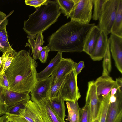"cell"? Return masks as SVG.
<instances>
[{
  "instance_id": "cell-14",
  "label": "cell",
  "mask_w": 122,
  "mask_h": 122,
  "mask_svg": "<svg viewBox=\"0 0 122 122\" xmlns=\"http://www.w3.org/2000/svg\"><path fill=\"white\" fill-rule=\"evenodd\" d=\"M34 102L38 105L44 122H66L56 114L48 100L45 99Z\"/></svg>"
},
{
  "instance_id": "cell-12",
  "label": "cell",
  "mask_w": 122,
  "mask_h": 122,
  "mask_svg": "<svg viewBox=\"0 0 122 122\" xmlns=\"http://www.w3.org/2000/svg\"><path fill=\"white\" fill-rule=\"evenodd\" d=\"M86 101L90 104L93 122L96 118L101 102L97 95L96 86L93 81H91L88 82Z\"/></svg>"
},
{
  "instance_id": "cell-42",
  "label": "cell",
  "mask_w": 122,
  "mask_h": 122,
  "mask_svg": "<svg viewBox=\"0 0 122 122\" xmlns=\"http://www.w3.org/2000/svg\"><path fill=\"white\" fill-rule=\"evenodd\" d=\"M6 117V115L4 114L0 117V122H3Z\"/></svg>"
},
{
  "instance_id": "cell-25",
  "label": "cell",
  "mask_w": 122,
  "mask_h": 122,
  "mask_svg": "<svg viewBox=\"0 0 122 122\" xmlns=\"http://www.w3.org/2000/svg\"><path fill=\"white\" fill-rule=\"evenodd\" d=\"M16 51L13 49L3 53L0 65V75L5 73L13 59Z\"/></svg>"
},
{
  "instance_id": "cell-8",
  "label": "cell",
  "mask_w": 122,
  "mask_h": 122,
  "mask_svg": "<svg viewBox=\"0 0 122 122\" xmlns=\"http://www.w3.org/2000/svg\"><path fill=\"white\" fill-rule=\"evenodd\" d=\"M110 51L115 65L122 73V38L111 34L108 39Z\"/></svg>"
},
{
  "instance_id": "cell-2",
  "label": "cell",
  "mask_w": 122,
  "mask_h": 122,
  "mask_svg": "<svg viewBox=\"0 0 122 122\" xmlns=\"http://www.w3.org/2000/svg\"><path fill=\"white\" fill-rule=\"evenodd\" d=\"M95 25V23L85 25L70 21L62 25L49 36L47 46L52 51L83 52L86 37Z\"/></svg>"
},
{
  "instance_id": "cell-44",
  "label": "cell",
  "mask_w": 122,
  "mask_h": 122,
  "mask_svg": "<svg viewBox=\"0 0 122 122\" xmlns=\"http://www.w3.org/2000/svg\"><path fill=\"white\" fill-rule=\"evenodd\" d=\"M93 122H97V120L96 119L93 121Z\"/></svg>"
},
{
  "instance_id": "cell-30",
  "label": "cell",
  "mask_w": 122,
  "mask_h": 122,
  "mask_svg": "<svg viewBox=\"0 0 122 122\" xmlns=\"http://www.w3.org/2000/svg\"><path fill=\"white\" fill-rule=\"evenodd\" d=\"M93 0L94 9L92 18L93 20H97L99 19L102 12L103 5L106 0Z\"/></svg>"
},
{
  "instance_id": "cell-21",
  "label": "cell",
  "mask_w": 122,
  "mask_h": 122,
  "mask_svg": "<svg viewBox=\"0 0 122 122\" xmlns=\"http://www.w3.org/2000/svg\"><path fill=\"white\" fill-rule=\"evenodd\" d=\"M6 18L0 25V51L3 53L13 49L10 45L8 40L6 26L8 24Z\"/></svg>"
},
{
  "instance_id": "cell-36",
  "label": "cell",
  "mask_w": 122,
  "mask_h": 122,
  "mask_svg": "<svg viewBox=\"0 0 122 122\" xmlns=\"http://www.w3.org/2000/svg\"><path fill=\"white\" fill-rule=\"evenodd\" d=\"M0 87L1 88L10 90L8 80L5 73L2 75H0Z\"/></svg>"
},
{
  "instance_id": "cell-22",
  "label": "cell",
  "mask_w": 122,
  "mask_h": 122,
  "mask_svg": "<svg viewBox=\"0 0 122 122\" xmlns=\"http://www.w3.org/2000/svg\"><path fill=\"white\" fill-rule=\"evenodd\" d=\"M111 33L122 38V0H119L116 15Z\"/></svg>"
},
{
  "instance_id": "cell-11",
  "label": "cell",
  "mask_w": 122,
  "mask_h": 122,
  "mask_svg": "<svg viewBox=\"0 0 122 122\" xmlns=\"http://www.w3.org/2000/svg\"><path fill=\"white\" fill-rule=\"evenodd\" d=\"M116 101L109 104L106 122H121L122 117V92L117 90L115 94Z\"/></svg>"
},
{
  "instance_id": "cell-32",
  "label": "cell",
  "mask_w": 122,
  "mask_h": 122,
  "mask_svg": "<svg viewBox=\"0 0 122 122\" xmlns=\"http://www.w3.org/2000/svg\"><path fill=\"white\" fill-rule=\"evenodd\" d=\"M50 51V50L47 46L42 47V50L39 52L38 58L41 63H44L46 62Z\"/></svg>"
},
{
  "instance_id": "cell-23",
  "label": "cell",
  "mask_w": 122,
  "mask_h": 122,
  "mask_svg": "<svg viewBox=\"0 0 122 122\" xmlns=\"http://www.w3.org/2000/svg\"><path fill=\"white\" fill-rule=\"evenodd\" d=\"M64 101L63 99L58 97L50 101L51 107L55 113L64 120L65 118L66 111Z\"/></svg>"
},
{
  "instance_id": "cell-5",
  "label": "cell",
  "mask_w": 122,
  "mask_h": 122,
  "mask_svg": "<svg viewBox=\"0 0 122 122\" xmlns=\"http://www.w3.org/2000/svg\"><path fill=\"white\" fill-rule=\"evenodd\" d=\"M119 0H106L104 3L99 20L98 27L107 35L111 33L116 15Z\"/></svg>"
},
{
  "instance_id": "cell-9",
  "label": "cell",
  "mask_w": 122,
  "mask_h": 122,
  "mask_svg": "<svg viewBox=\"0 0 122 122\" xmlns=\"http://www.w3.org/2000/svg\"><path fill=\"white\" fill-rule=\"evenodd\" d=\"M1 88L2 94L8 109L16 105L26 102L30 99V93L17 92L4 88Z\"/></svg>"
},
{
  "instance_id": "cell-38",
  "label": "cell",
  "mask_w": 122,
  "mask_h": 122,
  "mask_svg": "<svg viewBox=\"0 0 122 122\" xmlns=\"http://www.w3.org/2000/svg\"><path fill=\"white\" fill-rule=\"evenodd\" d=\"M14 11H12L7 15L4 13L0 11V25L5 20L13 13Z\"/></svg>"
},
{
  "instance_id": "cell-31",
  "label": "cell",
  "mask_w": 122,
  "mask_h": 122,
  "mask_svg": "<svg viewBox=\"0 0 122 122\" xmlns=\"http://www.w3.org/2000/svg\"><path fill=\"white\" fill-rule=\"evenodd\" d=\"M5 114V118L3 122H29L23 117L18 115Z\"/></svg>"
},
{
  "instance_id": "cell-15",
  "label": "cell",
  "mask_w": 122,
  "mask_h": 122,
  "mask_svg": "<svg viewBox=\"0 0 122 122\" xmlns=\"http://www.w3.org/2000/svg\"><path fill=\"white\" fill-rule=\"evenodd\" d=\"M50 77L38 81L34 88L30 92L31 100L33 102L46 99L51 87Z\"/></svg>"
},
{
  "instance_id": "cell-28",
  "label": "cell",
  "mask_w": 122,
  "mask_h": 122,
  "mask_svg": "<svg viewBox=\"0 0 122 122\" xmlns=\"http://www.w3.org/2000/svg\"><path fill=\"white\" fill-rule=\"evenodd\" d=\"M67 75L59 79L56 82L51 86L48 92L46 99L50 101H51L54 99L58 97V93L59 90Z\"/></svg>"
},
{
  "instance_id": "cell-26",
  "label": "cell",
  "mask_w": 122,
  "mask_h": 122,
  "mask_svg": "<svg viewBox=\"0 0 122 122\" xmlns=\"http://www.w3.org/2000/svg\"><path fill=\"white\" fill-rule=\"evenodd\" d=\"M56 1L61 13L68 18L74 5V0H57Z\"/></svg>"
},
{
  "instance_id": "cell-29",
  "label": "cell",
  "mask_w": 122,
  "mask_h": 122,
  "mask_svg": "<svg viewBox=\"0 0 122 122\" xmlns=\"http://www.w3.org/2000/svg\"><path fill=\"white\" fill-rule=\"evenodd\" d=\"M80 122H92L90 105L87 102L81 109Z\"/></svg>"
},
{
  "instance_id": "cell-35",
  "label": "cell",
  "mask_w": 122,
  "mask_h": 122,
  "mask_svg": "<svg viewBox=\"0 0 122 122\" xmlns=\"http://www.w3.org/2000/svg\"><path fill=\"white\" fill-rule=\"evenodd\" d=\"M8 108L2 94L1 88L0 87V116L5 114Z\"/></svg>"
},
{
  "instance_id": "cell-43",
  "label": "cell",
  "mask_w": 122,
  "mask_h": 122,
  "mask_svg": "<svg viewBox=\"0 0 122 122\" xmlns=\"http://www.w3.org/2000/svg\"><path fill=\"white\" fill-rule=\"evenodd\" d=\"M1 57H0V65L1 64Z\"/></svg>"
},
{
  "instance_id": "cell-24",
  "label": "cell",
  "mask_w": 122,
  "mask_h": 122,
  "mask_svg": "<svg viewBox=\"0 0 122 122\" xmlns=\"http://www.w3.org/2000/svg\"><path fill=\"white\" fill-rule=\"evenodd\" d=\"M110 93L101 101L96 119L97 122H106L109 105V99Z\"/></svg>"
},
{
  "instance_id": "cell-18",
  "label": "cell",
  "mask_w": 122,
  "mask_h": 122,
  "mask_svg": "<svg viewBox=\"0 0 122 122\" xmlns=\"http://www.w3.org/2000/svg\"><path fill=\"white\" fill-rule=\"evenodd\" d=\"M62 53L58 52L56 56L51 59L47 66L42 71L37 73L38 81L43 80L50 77L62 58Z\"/></svg>"
},
{
  "instance_id": "cell-6",
  "label": "cell",
  "mask_w": 122,
  "mask_h": 122,
  "mask_svg": "<svg viewBox=\"0 0 122 122\" xmlns=\"http://www.w3.org/2000/svg\"><path fill=\"white\" fill-rule=\"evenodd\" d=\"M93 0H74V4L69 17L71 21L87 25L92 17Z\"/></svg>"
},
{
  "instance_id": "cell-4",
  "label": "cell",
  "mask_w": 122,
  "mask_h": 122,
  "mask_svg": "<svg viewBox=\"0 0 122 122\" xmlns=\"http://www.w3.org/2000/svg\"><path fill=\"white\" fill-rule=\"evenodd\" d=\"M77 76L74 69L68 74L59 90L58 97L64 101L75 102L78 100L81 95L77 86Z\"/></svg>"
},
{
  "instance_id": "cell-33",
  "label": "cell",
  "mask_w": 122,
  "mask_h": 122,
  "mask_svg": "<svg viewBox=\"0 0 122 122\" xmlns=\"http://www.w3.org/2000/svg\"><path fill=\"white\" fill-rule=\"evenodd\" d=\"M27 101L17 104L9 108L5 114L18 115L19 111L21 109L24 107L25 104Z\"/></svg>"
},
{
  "instance_id": "cell-39",
  "label": "cell",
  "mask_w": 122,
  "mask_h": 122,
  "mask_svg": "<svg viewBox=\"0 0 122 122\" xmlns=\"http://www.w3.org/2000/svg\"><path fill=\"white\" fill-rule=\"evenodd\" d=\"M115 81L116 86L118 90L120 92H122V79L121 78H116Z\"/></svg>"
},
{
  "instance_id": "cell-40",
  "label": "cell",
  "mask_w": 122,
  "mask_h": 122,
  "mask_svg": "<svg viewBox=\"0 0 122 122\" xmlns=\"http://www.w3.org/2000/svg\"><path fill=\"white\" fill-rule=\"evenodd\" d=\"M116 97L115 95L112 96L110 95L109 99V104L114 102L116 101Z\"/></svg>"
},
{
  "instance_id": "cell-10",
  "label": "cell",
  "mask_w": 122,
  "mask_h": 122,
  "mask_svg": "<svg viewBox=\"0 0 122 122\" xmlns=\"http://www.w3.org/2000/svg\"><path fill=\"white\" fill-rule=\"evenodd\" d=\"M94 82L100 101L110 92L112 88L116 86L115 81L108 75H102Z\"/></svg>"
},
{
  "instance_id": "cell-34",
  "label": "cell",
  "mask_w": 122,
  "mask_h": 122,
  "mask_svg": "<svg viewBox=\"0 0 122 122\" xmlns=\"http://www.w3.org/2000/svg\"><path fill=\"white\" fill-rule=\"evenodd\" d=\"M48 1L47 0H26L25 2L26 5L36 8L45 4Z\"/></svg>"
},
{
  "instance_id": "cell-37",
  "label": "cell",
  "mask_w": 122,
  "mask_h": 122,
  "mask_svg": "<svg viewBox=\"0 0 122 122\" xmlns=\"http://www.w3.org/2000/svg\"><path fill=\"white\" fill-rule=\"evenodd\" d=\"M84 67V62L83 61H80L78 63L75 62L73 68L74 69L76 74L77 76L80 73Z\"/></svg>"
},
{
  "instance_id": "cell-7",
  "label": "cell",
  "mask_w": 122,
  "mask_h": 122,
  "mask_svg": "<svg viewBox=\"0 0 122 122\" xmlns=\"http://www.w3.org/2000/svg\"><path fill=\"white\" fill-rule=\"evenodd\" d=\"M19 116L29 122H44L37 104L31 100L25 104L24 108L20 109Z\"/></svg>"
},
{
  "instance_id": "cell-1",
  "label": "cell",
  "mask_w": 122,
  "mask_h": 122,
  "mask_svg": "<svg viewBox=\"0 0 122 122\" xmlns=\"http://www.w3.org/2000/svg\"><path fill=\"white\" fill-rule=\"evenodd\" d=\"M37 63L26 51L15 52L14 58L5 72L10 90L19 92H30L38 81Z\"/></svg>"
},
{
  "instance_id": "cell-3",
  "label": "cell",
  "mask_w": 122,
  "mask_h": 122,
  "mask_svg": "<svg viewBox=\"0 0 122 122\" xmlns=\"http://www.w3.org/2000/svg\"><path fill=\"white\" fill-rule=\"evenodd\" d=\"M61 13L56 0H48L45 5L36 8V10L25 20L23 29L27 38H35L57 21Z\"/></svg>"
},
{
  "instance_id": "cell-20",
  "label": "cell",
  "mask_w": 122,
  "mask_h": 122,
  "mask_svg": "<svg viewBox=\"0 0 122 122\" xmlns=\"http://www.w3.org/2000/svg\"><path fill=\"white\" fill-rule=\"evenodd\" d=\"M66 101L67 109L68 116L67 119L69 122H80L81 111L78 102Z\"/></svg>"
},
{
  "instance_id": "cell-41",
  "label": "cell",
  "mask_w": 122,
  "mask_h": 122,
  "mask_svg": "<svg viewBox=\"0 0 122 122\" xmlns=\"http://www.w3.org/2000/svg\"><path fill=\"white\" fill-rule=\"evenodd\" d=\"M117 90L118 89L117 86L112 88L110 92V95H113L115 94L117 92Z\"/></svg>"
},
{
  "instance_id": "cell-13",
  "label": "cell",
  "mask_w": 122,
  "mask_h": 122,
  "mask_svg": "<svg viewBox=\"0 0 122 122\" xmlns=\"http://www.w3.org/2000/svg\"><path fill=\"white\" fill-rule=\"evenodd\" d=\"M75 63V62L70 58H62L51 76V86L59 79L69 73L73 69Z\"/></svg>"
},
{
  "instance_id": "cell-27",
  "label": "cell",
  "mask_w": 122,
  "mask_h": 122,
  "mask_svg": "<svg viewBox=\"0 0 122 122\" xmlns=\"http://www.w3.org/2000/svg\"><path fill=\"white\" fill-rule=\"evenodd\" d=\"M103 58V70L102 75H109L111 70V65L109 41L108 39L106 50Z\"/></svg>"
},
{
  "instance_id": "cell-19",
  "label": "cell",
  "mask_w": 122,
  "mask_h": 122,
  "mask_svg": "<svg viewBox=\"0 0 122 122\" xmlns=\"http://www.w3.org/2000/svg\"><path fill=\"white\" fill-rule=\"evenodd\" d=\"M42 33L37 34L35 38L36 40L32 37L28 38V43H27L25 46H29L31 48V54H33V58L35 60L38 59L39 52L42 50V47L41 46L45 42Z\"/></svg>"
},
{
  "instance_id": "cell-16",
  "label": "cell",
  "mask_w": 122,
  "mask_h": 122,
  "mask_svg": "<svg viewBox=\"0 0 122 122\" xmlns=\"http://www.w3.org/2000/svg\"><path fill=\"white\" fill-rule=\"evenodd\" d=\"M101 30L95 25L91 30L84 42L83 51L90 56L92 53L100 35Z\"/></svg>"
},
{
  "instance_id": "cell-17",
  "label": "cell",
  "mask_w": 122,
  "mask_h": 122,
  "mask_svg": "<svg viewBox=\"0 0 122 122\" xmlns=\"http://www.w3.org/2000/svg\"><path fill=\"white\" fill-rule=\"evenodd\" d=\"M107 35L103 31L100 35L94 50L90 56L94 61H99L103 58L106 50L108 41Z\"/></svg>"
}]
</instances>
